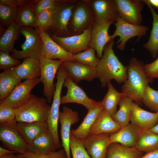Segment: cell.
<instances>
[{
	"label": "cell",
	"instance_id": "obj_42",
	"mask_svg": "<svg viewBox=\"0 0 158 158\" xmlns=\"http://www.w3.org/2000/svg\"><path fill=\"white\" fill-rule=\"evenodd\" d=\"M16 109L11 106L0 102V123H10L16 121Z\"/></svg>",
	"mask_w": 158,
	"mask_h": 158
},
{
	"label": "cell",
	"instance_id": "obj_31",
	"mask_svg": "<svg viewBox=\"0 0 158 158\" xmlns=\"http://www.w3.org/2000/svg\"><path fill=\"white\" fill-rule=\"evenodd\" d=\"M146 4L150 10L153 17L152 28L148 41L143 45L148 50L152 57H156L158 52V14L154 9L146 0H142Z\"/></svg>",
	"mask_w": 158,
	"mask_h": 158
},
{
	"label": "cell",
	"instance_id": "obj_3",
	"mask_svg": "<svg viewBox=\"0 0 158 158\" xmlns=\"http://www.w3.org/2000/svg\"><path fill=\"white\" fill-rule=\"evenodd\" d=\"M50 108L45 97L31 94L25 104L16 109V121L17 122H47Z\"/></svg>",
	"mask_w": 158,
	"mask_h": 158
},
{
	"label": "cell",
	"instance_id": "obj_33",
	"mask_svg": "<svg viewBox=\"0 0 158 158\" xmlns=\"http://www.w3.org/2000/svg\"><path fill=\"white\" fill-rule=\"evenodd\" d=\"M107 92L101 101L104 109L112 116L117 111V107L120 101L126 97L123 92L118 91L110 81L108 82Z\"/></svg>",
	"mask_w": 158,
	"mask_h": 158
},
{
	"label": "cell",
	"instance_id": "obj_44",
	"mask_svg": "<svg viewBox=\"0 0 158 158\" xmlns=\"http://www.w3.org/2000/svg\"><path fill=\"white\" fill-rule=\"evenodd\" d=\"M21 63L18 59L10 55L7 52L0 51V69L5 71L17 66Z\"/></svg>",
	"mask_w": 158,
	"mask_h": 158
},
{
	"label": "cell",
	"instance_id": "obj_29",
	"mask_svg": "<svg viewBox=\"0 0 158 158\" xmlns=\"http://www.w3.org/2000/svg\"><path fill=\"white\" fill-rule=\"evenodd\" d=\"M143 152L135 147L123 146L117 143H111L107 150V158H140Z\"/></svg>",
	"mask_w": 158,
	"mask_h": 158
},
{
	"label": "cell",
	"instance_id": "obj_13",
	"mask_svg": "<svg viewBox=\"0 0 158 158\" xmlns=\"http://www.w3.org/2000/svg\"><path fill=\"white\" fill-rule=\"evenodd\" d=\"M91 28L80 34L65 37L49 35L51 38L66 51L73 55L89 48L90 39Z\"/></svg>",
	"mask_w": 158,
	"mask_h": 158
},
{
	"label": "cell",
	"instance_id": "obj_35",
	"mask_svg": "<svg viewBox=\"0 0 158 158\" xmlns=\"http://www.w3.org/2000/svg\"><path fill=\"white\" fill-rule=\"evenodd\" d=\"M135 147L146 153L158 148V135L150 130H142Z\"/></svg>",
	"mask_w": 158,
	"mask_h": 158
},
{
	"label": "cell",
	"instance_id": "obj_47",
	"mask_svg": "<svg viewBox=\"0 0 158 158\" xmlns=\"http://www.w3.org/2000/svg\"><path fill=\"white\" fill-rule=\"evenodd\" d=\"M140 158H158V148L152 151L146 153Z\"/></svg>",
	"mask_w": 158,
	"mask_h": 158
},
{
	"label": "cell",
	"instance_id": "obj_1",
	"mask_svg": "<svg viewBox=\"0 0 158 158\" xmlns=\"http://www.w3.org/2000/svg\"><path fill=\"white\" fill-rule=\"evenodd\" d=\"M112 40L104 47L102 57L96 67L97 78L101 86L105 87L109 82L115 80L118 83H123L127 78V67L124 66L115 54Z\"/></svg>",
	"mask_w": 158,
	"mask_h": 158
},
{
	"label": "cell",
	"instance_id": "obj_36",
	"mask_svg": "<svg viewBox=\"0 0 158 158\" xmlns=\"http://www.w3.org/2000/svg\"><path fill=\"white\" fill-rule=\"evenodd\" d=\"M95 51L90 48L73 55V56L76 61L91 67L96 68L100 59L96 57Z\"/></svg>",
	"mask_w": 158,
	"mask_h": 158
},
{
	"label": "cell",
	"instance_id": "obj_52",
	"mask_svg": "<svg viewBox=\"0 0 158 158\" xmlns=\"http://www.w3.org/2000/svg\"><path fill=\"white\" fill-rule=\"evenodd\" d=\"M157 117H158L157 120H158V111L157 112Z\"/></svg>",
	"mask_w": 158,
	"mask_h": 158
},
{
	"label": "cell",
	"instance_id": "obj_16",
	"mask_svg": "<svg viewBox=\"0 0 158 158\" xmlns=\"http://www.w3.org/2000/svg\"><path fill=\"white\" fill-rule=\"evenodd\" d=\"M120 17L130 23L140 25L144 2L140 0H115Z\"/></svg>",
	"mask_w": 158,
	"mask_h": 158
},
{
	"label": "cell",
	"instance_id": "obj_49",
	"mask_svg": "<svg viewBox=\"0 0 158 158\" xmlns=\"http://www.w3.org/2000/svg\"><path fill=\"white\" fill-rule=\"evenodd\" d=\"M151 6H153L158 10V0H146Z\"/></svg>",
	"mask_w": 158,
	"mask_h": 158
},
{
	"label": "cell",
	"instance_id": "obj_28",
	"mask_svg": "<svg viewBox=\"0 0 158 158\" xmlns=\"http://www.w3.org/2000/svg\"><path fill=\"white\" fill-rule=\"evenodd\" d=\"M39 0H26L25 3L17 8L15 23L19 28L24 26L34 27L36 17L33 11V6Z\"/></svg>",
	"mask_w": 158,
	"mask_h": 158
},
{
	"label": "cell",
	"instance_id": "obj_18",
	"mask_svg": "<svg viewBox=\"0 0 158 158\" xmlns=\"http://www.w3.org/2000/svg\"><path fill=\"white\" fill-rule=\"evenodd\" d=\"M112 23L107 22L98 24L95 22L91 27L89 47L96 51L97 56L99 59L102 56L105 45L112 40L108 32L109 28Z\"/></svg>",
	"mask_w": 158,
	"mask_h": 158
},
{
	"label": "cell",
	"instance_id": "obj_50",
	"mask_svg": "<svg viewBox=\"0 0 158 158\" xmlns=\"http://www.w3.org/2000/svg\"><path fill=\"white\" fill-rule=\"evenodd\" d=\"M14 153H11L0 157V158H20L17 155H15Z\"/></svg>",
	"mask_w": 158,
	"mask_h": 158
},
{
	"label": "cell",
	"instance_id": "obj_32",
	"mask_svg": "<svg viewBox=\"0 0 158 158\" xmlns=\"http://www.w3.org/2000/svg\"><path fill=\"white\" fill-rule=\"evenodd\" d=\"M21 34L19 28L14 22L7 27L0 38V51L9 53L14 49V44Z\"/></svg>",
	"mask_w": 158,
	"mask_h": 158
},
{
	"label": "cell",
	"instance_id": "obj_8",
	"mask_svg": "<svg viewBox=\"0 0 158 158\" xmlns=\"http://www.w3.org/2000/svg\"><path fill=\"white\" fill-rule=\"evenodd\" d=\"M75 3L62 4L54 10L52 24L47 33L60 37L72 35L68 26Z\"/></svg>",
	"mask_w": 158,
	"mask_h": 158
},
{
	"label": "cell",
	"instance_id": "obj_21",
	"mask_svg": "<svg viewBox=\"0 0 158 158\" xmlns=\"http://www.w3.org/2000/svg\"><path fill=\"white\" fill-rule=\"evenodd\" d=\"M62 65L68 75L76 84L84 80L91 81L97 78L96 68L91 67L77 61H66Z\"/></svg>",
	"mask_w": 158,
	"mask_h": 158
},
{
	"label": "cell",
	"instance_id": "obj_27",
	"mask_svg": "<svg viewBox=\"0 0 158 158\" xmlns=\"http://www.w3.org/2000/svg\"><path fill=\"white\" fill-rule=\"evenodd\" d=\"M30 152L41 154H50L57 149L53 137L47 129L42 133L28 145Z\"/></svg>",
	"mask_w": 158,
	"mask_h": 158
},
{
	"label": "cell",
	"instance_id": "obj_30",
	"mask_svg": "<svg viewBox=\"0 0 158 158\" xmlns=\"http://www.w3.org/2000/svg\"><path fill=\"white\" fill-rule=\"evenodd\" d=\"M21 83L16 75L12 68L0 73V101L6 99L14 87Z\"/></svg>",
	"mask_w": 158,
	"mask_h": 158
},
{
	"label": "cell",
	"instance_id": "obj_12",
	"mask_svg": "<svg viewBox=\"0 0 158 158\" xmlns=\"http://www.w3.org/2000/svg\"><path fill=\"white\" fill-rule=\"evenodd\" d=\"M42 41L41 54L44 57L51 59L60 60L63 62L76 61L73 55L61 47L50 37L49 35L42 29L35 28Z\"/></svg>",
	"mask_w": 158,
	"mask_h": 158
},
{
	"label": "cell",
	"instance_id": "obj_46",
	"mask_svg": "<svg viewBox=\"0 0 158 158\" xmlns=\"http://www.w3.org/2000/svg\"><path fill=\"white\" fill-rule=\"evenodd\" d=\"M0 4L15 8L19 6L18 0H0Z\"/></svg>",
	"mask_w": 158,
	"mask_h": 158
},
{
	"label": "cell",
	"instance_id": "obj_41",
	"mask_svg": "<svg viewBox=\"0 0 158 158\" xmlns=\"http://www.w3.org/2000/svg\"><path fill=\"white\" fill-rule=\"evenodd\" d=\"M142 102L151 110L158 111V90L153 89L148 85L142 99Z\"/></svg>",
	"mask_w": 158,
	"mask_h": 158
},
{
	"label": "cell",
	"instance_id": "obj_23",
	"mask_svg": "<svg viewBox=\"0 0 158 158\" xmlns=\"http://www.w3.org/2000/svg\"><path fill=\"white\" fill-rule=\"evenodd\" d=\"M121 128L104 109L93 124L88 136L105 133L110 134L117 131Z\"/></svg>",
	"mask_w": 158,
	"mask_h": 158
},
{
	"label": "cell",
	"instance_id": "obj_17",
	"mask_svg": "<svg viewBox=\"0 0 158 158\" xmlns=\"http://www.w3.org/2000/svg\"><path fill=\"white\" fill-rule=\"evenodd\" d=\"M79 120L78 113L64 106L59 114V121L61 125V145L68 158H71L69 143L71 126Z\"/></svg>",
	"mask_w": 158,
	"mask_h": 158
},
{
	"label": "cell",
	"instance_id": "obj_39",
	"mask_svg": "<svg viewBox=\"0 0 158 158\" xmlns=\"http://www.w3.org/2000/svg\"><path fill=\"white\" fill-rule=\"evenodd\" d=\"M17 13V8L0 4V25L8 27L15 22Z\"/></svg>",
	"mask_w": 158,
	"mask_h": 158
},
{
	"label": "cell",
	"instance_id": "obj_22",
	"mask_svg": "<svg viewBox=\"0 0 158 158\" xmlns=\"http://www.w3.org/2000/svg\"><path fill=\"white\" fill-rule=\"evenodd\" d=\"M157 112L146 111L136 102H133L130 121L141 130H150L157 123Z\"/></svg>",
	"mask_w": 158,
	"mask_h": 158
},
{
	"label": "cell",
	"instance_id": "obj_9",
	"mask_svg": "<svg viewBox=\"0 0 158 158\" xmlns=\"http://www.w3.org/2000/svg\"><path fill=\"white\" fill-rule=\"evenodd\" d=\"M17 122L0 124V140L8 149L19 154L30 152L16 127Z\"/></svg>",
	"mask_w": 158,
	"mask_h": 158
},
{
	"label": "cell",
	"instance_id": "obj_4",
	"mask_svg": "<svg viewBox=\"0 0 158 158\" xmlns=\"http://www.w3.org/2000/svg\"><path fill=\"white\" fill-rule=\"evenodd\" d=\"M56 74L57 82L55 90L47 123L48 129L53 137L56 147L57 149H59L62 147L58 133L61 94L64 82L68 74L66 70L62 64L59 67Z\"/></svg>",
	"mask_w": 158,
	"mask_h": 158
},
{
	"label": "cell",
	"instance_id": "obj_10",
	"mask_svg": "<svg viewBox=\"0 0 158 158\" xmlns=\"http://www.w3.org/2000/svg\"><path fill=\"white\" fill-rule=\"evenodd\" d=\"M115 30L112 35V40L116 36L119 38L117 42V48L121 51L124 50L127 41L130 38L138 37V39L145 35L148 30L147 27L128 23L119 17L114 23Z\"/></svg>",
	"mask_w": 158,
	"mask_h": 158
},
{
	"label": "cell",
	"instance_id": "obj_45",
	"mask_svg": "<svg viewBox=\"0 0 158 158\" xmlns=\"http://www.w3.org/2000/svg\"><path fill=\"white\" fill-rule=\"evenodd\" d=\"M144 69L147 76L151 82L153 79L158 78V57L153 62L144 64Z\"/></svg>",
	"mask_w": 158,
	"mask_h": 158
},
{
	"label": "cell",
	"instance_id": "obj_7",
	"mask_svg": "<svg viewBox=\"0 0 158 158\" xmlns=\"http://www.w3.org/2000/svg\"><path fill=\"white\" fill-rule=\"evenodd\" d=\"M40 61L41 73L40 78L43 85L44 95L48 103L53 100L55 89L54 80L55 75L63 62L59 60L46 58L41 55Z\"/></svg>",
	"mask_w": 158,
	"mask_h": 158
},
{
	"label": "cell",
	"instance_id": "obj_43",
	"mask_svg": "<svg viewBox=\"0 0 158 158\" xmlns=\"http://www.w3.org/2000/svg\"><path fill=\"white\" fill-rule=\"evenodd\" d=\"M20 158H68L64 149H61L50 154H43L31 152L17 155Z\"/></svg>",
	"mask_w": 158,
	"mask_h": 158
},
{
	"label": "cell",
	"instance_id": "obj_34",
	"mask_svg": "<svg viewBox=\"0 0 158 158\" xmlns=\"http://www.w3.org/2000/svg\"><path fill=\"white\" fill-rule=\"evenodd\" d=\"M133 101L132 99L129 97L123 98L118 103V110L111 116L121 127L129 123Z\"/></svg>",
	"mask_w": 158,
	"mask_h": 158
},
{
	"label": "cell",
	"instance_id": "obj_48",
	"mask_svg": "<svg viewBox=\"0 0 158 158\" xmlns=\"http://www.w3.org/2000/svg\"><path fill=\"white\" fill-rule=\"evenodd\" d=\"M15 153H16V152L13 151L0 147V157L9 154Z\"/></svg>",
	"mask_w": 158,
	"mask_h": 158
},
{
	"label": "cell",
	"instance_id": "obj_15",
	"mask_svg": "<svg viewBox=\"0 0 158 158\" xmlns=\"http://www.w3.org/2000/svg\"><path fill=\"white\" fill-rule=\"evenodd\" d=\"M41 82L39 77L25 80L16 85L4 100L0 101L16 109L25 104L29 99L33 88Z\"/></svg>",
	"mask_w": 158,
	"mask_h": 158
},
{
	"label": "cell",
	"instance_id": "obj_26",
	"mask_svg": "<svg viewBox=\"0 0 158 158\" xmlns=\"http://www.w3.org/2000/svg\"><path fill=\"white\" fill-rule=\"evenodd\" d=\"M16 127L20 134L28 145L31 143L42 133L48 129L46 122H18Z\"/></svg>",
	"mask_w": 158,
	"mask_h": 158
},
{
	"label": "cell",
	"instance_id": "obj_5",
	"mask_svg": "<svg viewBox=\"0 0 158 158\" xmlns=\"http://www.w3.org/2000/svg\"><path fill=\"white\" fill-rule=\"evenodd\" d=\"M95 22L89 0H77L75 3L68 26L72 35L81 34L91 28Z\"/></svg>",
	"mask_w": 158,
	"mask_h": 158
},
{
	"label": "cell",
	"instance_id": "obj_19",
	"mask_svg": "<svg viewBox=\"0 0 158 158\" xmlns=\"http://www.w3.org/2000/svg\"><path fill=\"white\" fill-rule=\"evenodd\" d=\"M109 133L88 136L82 142L92 158H107V148L111 144Z\"/></svg>",
	"mask_w": 158,
	"mask_h": 158
},
{
	"label": "cell",
	"instance_id": "obj_37",
	"mask_svg": "<svg viewBox=\"0 0 158 158\" xmlns=\"http://www.w3.org/2000/svg\"><path fill=\"white\" fill-rule=\"evenodd\" d=\"M54 11L51 9L41 11L36 17L33 28H40L47 32L52 24Z\"/></svg>",
	"mask_w": 158,
	"mask_h": 158
},
{
	"label": "cell",
	"instance_id": "obj_2",
	"mask_svg": "<svg viewBox=\"0 0 158 158\" xmlns=\"http://www.w3.org/2000/svg\"><path fill=\"white\" fill-rule=\"evenodd\" d=\"M144 65L142 61L131 58L127 66V78L121 87L122 92L138 104L142 102L146 88L151 83L145 73Z\"/></svg>",
	"mask_w": 158,
	"mask_h": 158
},
{
	"label": "cell",
	"instance_id": "obj_38",
	"mask_svg": "<svg viewBox=\"0 0 158 158\" xmlns=\"http://www.w3.org/2000/svg\"><path fill=\"white\" fill-rule=\"evenodd\" d=\"M77 0H39L33 6L34 13L36 17L42 11L51 9L54 10L60 5L66 3H75Z\"/></svg>",
	"mask_w": 158,
	"mask_h": 158
},
{
	"label": "cell",
	"instance_id": "obj_24",
	"mask_svg": "<svg viewBox=\"0 0 158 158\" xmlns=\"http://www.w3.org/2000/svg\"><path fill=\"white\" fill-rule=\"evenodd\" d=\"M12 69L16 75L21 80L33 79L40 75V61L35 59H24L22 63Z\"/></svg>",
	"mask_w": 158,
	"mask_h": 158
},
{
	"label": "cell",
	"instance_id": "obj_20",
	"mask_svg": "<svg viewBox=\"0 0 158 158\" xmlns=\"http://www.w3.org/2000/svg\"><path fill=\"white\" fill-rule=\"evenodd\" d=\"M142 130L133 123H129L110 134L111 143H117L124 146L135 147Z\"/></svg>",
	"mask_w": 158,
	"mask_h": 158
},
{
	"label": "cell",
	"instance_id": "obj_25",
	"mask_svg": "<svg viewBox=\"0 0 158 158\" xmlns=\"http://www.w3.org/2000/svg\"><path fill=\"white\" fill-rule=\"evenodd\" d=\"M104 108L101 101L95 108L88 111L82 122L75 129L71 131V134L83 141L88 135L95 121Z\"/></svg>",
	"mask_w": 158,
	"mask_h": 158
},
{
	"label": "cell",
	"instance_id": "obj_40",
	"mask_svg": "<svg viewBox=\"0 0 158 158\" xmlns=\"http://www.w3.org/2000/svg\"><path fill=\"white\" fill-rule=\"evenodd\" d=\"M69 145L72 158H92L87 152L83 142L71 133Z\"/></svg>",
	"mask_w": 158,
	"mask_h": 158
},
{
	"label": "cell",
	"instance_id": "obj_51",
	"mask_svg": "<svg viewBox=\"0 0 158 158\" xmlns=\"http://www.w3.org/2000/svg\"><path fill=\"white\" fill-rule=\"evenodd\" d=\"M150 130L158 135V122Z\"/></svg>",
	"mask_w": 158,
	"mask_h": 158
},
{
	"label": "cell",
	"instance_id": "obj_14",
	"mask_svg": "<svg viewBox=\"0 0 158 158\" xmlns=\"http://www.w3.org/2000/svg\"><path fill=\"white\" fill-rule=\"evenodd\" d=\"M89 2L97 23H113L120 17L115 0H89Z\"/></svg>",
	"mask_w": 158,
	"mask_h": 158
},
{
	"label": "cell",
	"instance_id": "obj_6",
	"mask_svg": "<svg viewBox=\"0 0 158 158\" xmlns=\"http://www.w3.org/2000/svg\"><path fill=\"white\" fill-rule=\"evenodd\" d=\"M21 34L25 38V41L21 45L22 49H14L11 56L17 59L34 58L40 60L42 41L40 35L31 27L20 28Z\"/></svg>",
	"mask_w": 158,
	"mask_h": 158
},
{
	"label": "cell",
	"instance_id": "obj_11",
	"mask_svg": "<svg viewBox=\"0 0 158 158\" xmlns=\"http://www.w3.org/2000/svg\"><path fill=\"white\" fill-rule=\"evenodd\" d=\"M63 86L67 88V91L66 94L61 97V104L71 103L79 104L88 111L95 107L100 102L89 97L84 90L68 75L65 80Z\"/></svg>",
	"mask_w": 158,
	"mask_h": 158
}]
</instances>
